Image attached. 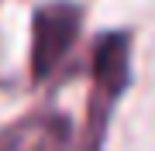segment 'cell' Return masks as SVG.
I'll return each instance as SVG.
<instances>
[{"label": "cell", "instance_id": "obj_1", "mask_svg": "<svg viewBox=\"0 0 155 151\" xmlns=\"http://www.w3.org/2000/svg\"><path fill=\"white\" fill-rule=\"evenodd\" d=\"M131 83V34L107 31L93 41V65H90V96L86 117L79 131L76 151H104L110 113Z\"/></svg>", "mask_w": 155, "mask_h": 151}, {"label": "cell", "instance_id": "obj_2", "mask_svg": "<svg viewBox=\"0 0 155 151\" xmlns=\"http://www.w3.org/2000/svg\"><path fill=\"white\" fill-rule=\"evenodd\" d=\"M83 28V7L76 0H48L31 17V83H45L69 58Z\"/></svg>", "mask_w": 155, "mask_h": 151}, {"label": "cell", "instance_id": "obj_3", "mask_svg": "<svg viewBox=\"0 0 155 151\" xmlns=\"http://www.w3.org/2000/svg\"><path fill=\"white\" fill-rule=\"evenodd\" d=\"M28 151H72V124L59 113H38L28 120Z\"/></svg>", "mask_w": 155, "mask_h": 151}, {"label": "cell", "instance_id": "obj_4", "mask_svg": "<svg viewBox=\"0 0 155 151\" xmlns=\"http://www.w3.org/2000/svg\"><path fill=\"white\" fill-rule=\"evenodd\" d=\"M28 120H31V117H28ZM28 120H17V124H11V127L0 131V151H21L24 134H28Z\"/></svg>", "mask_w": 155, "mask_h": 151}]
</instances>
